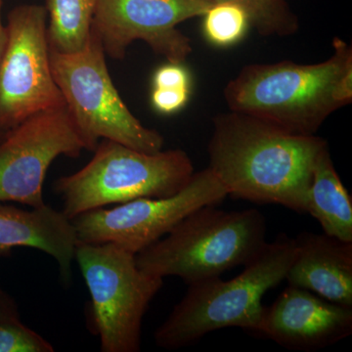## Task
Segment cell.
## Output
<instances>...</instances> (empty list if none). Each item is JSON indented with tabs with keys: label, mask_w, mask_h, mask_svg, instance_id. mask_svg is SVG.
<instances>
[{
	"label": "cell",
	"mask_w": 352,
	"mask_h": 352,
	"mask_svg": "<svg viewBox=\"0 0 352 352\" xmlns=\"http://www.w3.org/2000/svg\"><path fill=\"white\" fill-rule=\"evenodd\" d=\"M307 212L320 223L324 234L352 242V201L325 148L317 157L307 192Z\"/></svg>",
	"instance_id": "obj_15"
},
{
	"label": "cell",
	"mask_w": 352,
	"mask_h": 352,
	"mask_svg": "<svg viewBox=\"0 0 352 352\" xmlns=\"http://www.w3.org/2000/svg\"><path fill=\"white\" fill-rule=\"evenodd\" d=\"M96 0H46L50 50L63 54L80 52L91 34Z\"/></svg>",
	"instance_id": "obj_16"
},
{
	"label": "cell",
	"mask_w": 352,
	"mask_h": 352,
	"mask_svg": "<svg viewBox=\"0 0 352 352\" xmlns=\"http://www.w3.org/2000/svg\"><path fill=\"white\" fill-rule=\"evenodd\" d=\"M352 333V307L289 286L264 309L256 336L293 351H314L333 346Z\"/></svg>",
	"instance_id": "obj_12"
},
{
	"label": "cell",
	"mask_w": 352,
	"mask_h": 352,
	"mask_svg": "<svg viewBox=\"0 0 352 352\" xmlns=\"http://www.w3.org/2000/svg\"><path fill=\"white\" fill-rule=\"evenodd\" d=\"M326 61L247 65L224 88L229 110L291 133L314 135L329 116L352 102V48L335 38Z\"/></svg>",
	"instance_id": "obj_2"
},
{
	"label": "cell",
	"mask_w": 352,
	"mask_h": 352,
	"mask_svg": "<svg viewBox=\"0 0 352 352\" xmlns=\"http://www.w3.org/2000/svg\"><path fill=\"white\" fill-rule=\"evenodd\" d=\"M3 1L4 0H0V61H1L2 55H3L4 50H6L7 36H8L6 27H4L1 22V10Z\"/></svg>",
	"instance_id": "obj_22"
},
{
	"label": "cell",
	"mask_w": 352,
	"mask_h": 352,
	"mask_svg": "<svg viewBox=\"0 0 352 352\" xmlns=\"http://www.w3.org/2000/svg\"><path fill=\"white\" fill-rule=\"evenodd\" d=\"M85 150L66 105L39 113L0 139V203L43 206V184L60 156L78 157Z\"/></svg>",
	"instance_id": "obj_10"
},
{
	"label": "cell",
	"mask_w": 352,
	"mask_h": 352,
	"mask_svg": "<svg viewBox=\"0 0 352 352\" xmlns=\"http://www.w3.org/2000/svg\"><path fill=\"white\" fill-rule=\"evenodd\" d=\"M203 18L206 38L219 47H228L239 43L251 27L249 15L235 2H215Z\"/></svg>",
	"instance_id": "obj_18"
},
{
	"label": "cell",
	"mask_w": 352,
	"mask_h": 352,
	"mask_svg": "<svg viewBox=\"0 0 352 352\" xmlns=\"http://www.w3.org/2000/svg\"><path fill=\"white\" fill-rule=\"evenodd\" d=\"M298 251L296 239L281 234L266 244L237 277L220 276L188 285L186 295L157 329V346L168 351L191 346L214 331L241 328L256 335L266 292L286 279Z\"/></svg>",
	"instance_id": "obj_3"
},
{
	"label": "cell",
	"mask_w": 352,
	"mask_h": 352,
	"mask_svg": "<svg viewBox=\"0 0 352 352\" xmlns=\"http://www.w3.org/2000/svg\"><path fill=\"white\" fill-rule=\"evenodd\" d=\"M189 96L190 89L154 88L151 95L153 107L164 115H171L186 105Z\"/></svg>",
	"instance_id": "obj_20"
},
{
	"label": "cell",
	"mask_w": 352,
	"mask_h": 352,
	"mask_svg": "<svg viewBox=\"0 0 352 352\" xmlns=\"http://www.w3.org/2000/svg\"><path fill=\"white\" fill-rule=\"evenodd\" d=\"M47 18L45 6L38 4H23L9 13L0 61V134L66 105L51 71Z\"/></svg>",
	"instance_id": "obj_8"
},
{
	"label": "cell",
	"mask_w": 352,
	"mask_h": 352,
	"mask_svg": "<svg viewBox=\"0 0 352 352\" xmlns=\"http://www.w3.org/2000/svg\"><path fill=\"white\" fill-rule=\"evenodd\" d=\"M265 234L258 210L226 212L208 205L136 254L135 261L147 274L179 277L191 285L249 263L267 244Z\"/></svg>",
	"instance_id": "obj_4"
},
{
	"label": "cell",
	"mask_w": 352,
	"mask_h": 352,
	"mask_svg": "<svg viewBox=\"0 0 352 352\" xmlns=\"http://www.w3.org/2000/svg\"><path fill=\"white\" fill-rule=\"evenodd\" d=\"M215 2H235L245 9L259 34L263 36H288L300 28L298 17L287 0H208Z\"/></svg>",
	"instance_id": "obj_17"
},
{
	"label": "cell",
	"mask_w": 352,
	"mask_h": 352,
	"mask_svg": "<svg viewBox=\"0 0 352 352\" xmlns=\"http://www.w3.org/2000/svg\"><path fill=\"white\" fill-rule=\"evenodd\" d=\"M78 234L62 210L44 204L23 210L0 204V256L15 248H32L52 256L65 282L71 279Z\"/></svg>",
	"instance_id": "obj_14"
},
{
	"label": "cell",
	"mask_w": 352,
	"mask_h": 352,
	"mask_svg": "<svg viewBox=\"0 0 352 352\" xmlns=\"http://www.w3.org/2000/svg\"><path fill=\"white\" fill-rule=\"evenodd\" d=\"M3 135H4V134H0V139H1L2 138H3Z\"/></svg>",
	"instance_id": "obj_24"
},
{
	"label": "cell",
	"mask_w": 352,
	"mask_h": 352,
	"mask_svg": "<svg viewBox=\"0 0 352 352\" xmlns=\"http://www.w3.org/2000/svg\"><path fill=\"white\" fill-rule=\"evenodd\" d=\"M296 242L298 251L286 276L289 286L352 307V242L310 232L300 233Z\"/></svg>",
	"instance_id": "obj_13"
},
{
	"label": "cell",
	"mask_w": 352,
	"mask_h": 352,
	"mask_svg": "<svg viewBox=\"0 0 352 352\" xmlns=\"http://www.w3.org/2000/svg\"><path fill=\"white\" fill-rule=\"evenodd\" d=\"M194 175L182 150L144 153L102 139L91 161L73 175L62 176L54 191L69 219L89 210L140 198H166L184 188Z\"/></svg>",
	"instance_id": "obj_5"
},
{
	"label": "cell",
	"mask_w": 352,
	"mask_h": 352,
	"mask_svg": "<svg viewBox=\"0 0 352 352\" xmlns=\"http://www.w3.org/2000/svg\"><path fill=\"white\" fill-rule=\"evenodd\" d=\"M50 55L53 78L85 150L94 152L101 139H108L140 152L162 151V134L132 115L113 85L105 51L94 28L80 52L63 54L50 48Z\"/></svg>",
	"instance_id": "obj_6"
},
{
	"label": "cell",
	"mask_w": 352,
	"mask_h": 352,
	"mask_svg": "<svg viewBox=\"0 0 352 352\" xmlns=\"http://www.w3.org/2000/svg\"><path fill=\"white\" fill-rule=\"evenodd\" d=\"M54 346L19 318L0 319V352H53Z\"/></svg>",
	"instance_id": "obj_19"
},
{
	"label": "cell",
	"mask_w": 352,
	"mask_h": 352,
	"mask_svg": "<svg viewBox=\"0 0 352 352\" xmlns=\"http://www.w3.org/2000/svg\"><path fill=\"white\" fill-rule=\"evenodd\" d=\"M208 0H96L92 28L105 54L122 59L133 41H142L170 63L183 64L191 54V39L177 29L203 17Z\"/></svg>",
	"instance_id": "obj_11"
},
{
	"label": "cell",
	"mask_w": 352,
	"mask_h": 352,
	"mask_svg": "<svg viewBox=\"0 0 352 352\" xmlns=\"http://www.w3.org/2000/svg\"><path fill=\"white\" fill-rule=\"evenodd\" d=\"M15 317H18L16 310L10 305H6L2 300H0V319L15 318Z\"/></svg>",
	"instance_id": "obj_23"
},
{
	"label": "cell",
	"mask_w": 352,
	"mask_h": 352,
	"mask_svg": "<svg viewBox=\"0 0 352 352\" xmlns=\"http://www.w3.org/2000/svg\"><path fill=\"white\" fill-rule=\"evenodd\" d=\"M325 139L291 133L239 112L214 119L210 166L234 199L307 212V192Z\"/></svg>",
	"instance_id": "obj_1"
},
{
	"label": "cell",
	"mask_w": 352,
	"mask_h": 352,
	"mask_svg": "<svg viewBox=\"0 0 352 352\" xmlns=\"http://www.w3.org/2000/svg\"><path fill=\"white\" fill-rule=\"evenodd\" d=\"M154 88L190 89L188 71L179 63H170L160 67L153 76Z\"/></svg>",
	"instance_id": "obj_21"
},
{
	"label": "cell",
	"mask_w": 352,
	"mask_h": 352,
	"mask_svg": "<svg viewBox=\"0 0 352 352\" xmlns=\"http://www.w3.org/2000/svg\"><path fill=\"white\" fill-rule=\"evenodd\" d=\"M75 259L91 296L101 351H140L143 318L164 278L143 272L135 254L110 243L78 241Z\"/></svg>",
	"instance_id": "obj_7"
},
{
	"label": "cell",
	"mask_w": 352,
	"mask_h": 352,
	"mask_svg": "<svg viewBox=\"0 0 352 352\" xmlns=\"http://www.w3.org/2000/svg\"><path fill=\"white\" fill-rule=\"evenodd\" d=\"M228 196L210 168L194 173L188 184L166 198H140L89 210L72 219L80 242L110 243L136 254L170 232L183 219Z\"/></svg>",
	"instance_id": "obj_9"
}]
</instances>
